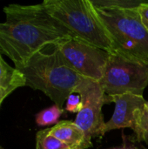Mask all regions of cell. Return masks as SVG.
I'll return each instance as SVG.
<instances>
[{"mask_svg":"<svg viewBox=\"0 0 148 149\" xmlns=\"http://www.w3.org/2000/svg\"><path fill=\"white\" fill-rule=\"evenodd\" d=\"M42 4L72 37L110 53L114 52L110 35L91 0H44Z\"/></svg>","mask_w":148,"mask_h":149,"instance_id":"3","label":"cell"},{"mask_svg":"<svg viewBox=\"0 0 148 149\" xmlns=\"http://www.w3.org/2000/svg\"><path fill=\"white\" fill-rule=\"evenodd\" d=\"M133 132L136 135L138 142L144 141L148 144V102L137 113L135 120V127Z\"/></svg>","mask_w":148,"mask_h":149,"instance_id":"12","label":"cell"},{"mask_svg":"<svg viewBox=\"0 0 148 149\" xmlns=\"http://www.w3.org/2000/svg\"><path fill=\"white\" fill-rule=\"evenodd\" d=\"M36 149H71L67 145L50 134L49 128L38 131L36 135Z\"/></svg>","mask_w":148,"mask_h":149,"instance_id":"13","label":"cell"},{"mask_svg":"<svg viewBox=\"0 0 148 149\" xmlns=\"http://www.w3.org/2000/svg\"><path fill=\"white\" fill-rule=\"evenodd\" d=\"M22 86H25L23 73L10 66L0 54V107L10 93Z\"/></svg>","mask_w":148,"mask_h":149,"instance_id":"10","label":"cell"},{"mask_svg":"<svg viewBox=\"0 0 148 149\" xmlns=\"http://www.w3.org/2000/svg\"><path fill=\"white\" fill-rule=\"evenodd\" d=\"M138 11L143 25L148 31V0H145L144 3L139 6Z\"/></svg>","mask_w":148,"mask_h":149,"instance_id":"16","label":"cell"},{"mask_svg":"<svg viewBox=\"0 0 148 149\" xmlns=\"http://www.w3.org/2000/svg\"><path fill=\"white\" fill-rule=\"evenodd\" d=\"M105 102L106 104L113 102L115 110L112 118L105 124L104 134L120 128H131L133 130L137 113L144 107L147 100L143 96L126 93L115 96L105 95Z\"/></svg>","mask_w":148,"mask_h":149,"instance_id":"8","label":"cell"},{"mask_svg":"<svg viewBox=\"0 0 148 149\" xmlns=\"http://www.w3.org/2000/svg\"><path fill=\"white\" fill-rule=\"evenodd\" d=\"M83 108L82 95L75 89L67 98L65 102V110L69 113H79Z\"/></svg>","mask_w":148,"mask_h":149,"instance_id":"14","label":"cell"},{"mask_svg":"<svg viewBox=\"0 0 148 149\" xmlns=\"http://www.w3.org/2000/svg\"><path fill=\"white\" fill-rule=\"evenodd\" d=\"M107 149H146L140 142L137 141L136 137L132 135H126L122 134V143L117 147H112Z\"/></svg>","mask_w":148,"mask_h":149,"instance_id":"15","label":"cell"},{"mask_svg":"<svg viewBox=\"0 0 148 149\" xmlns=\"http://www.w3.org/2000/svg\"><path fill=\"white\" fill-rule=\"evenodd\" d=\"M56 46L68 65L81 77L101 80L110 52L74 37L60 40Z\"/></svg>","mask_w":148,"mask_h":149,"instance_id":"6","label":"cell"},{"mask_svg":"<svg viewBox=\"0 0 148 149\" xmlns=\"http://www.w3.org/2000/svg\"><path fill=\"white\" fill-rule=\"evenodd\" d=\"M65 112V110L64 108H61L57 105H53L52 107L45 108L36 114V124L38 127L56 125L59 122L58 120Z\"/></svg>","mask_w":148,"mask_h":149,"instance_id":"11","label":"cell"},{"mask_svg":"<svg viewBox=\"0 0 148 149\" xmlns=\"http://www.w3.org/2000/svg\"><path fill=\"white\" fill-rule=\"evenodd\" d=\"M3 10L6 19L0 23V54L12 60L16 68L46 46L72 37L47 12L42 3H11Z\"/></svg>","mask_w":148,"mask_h":149,"instance_id":"1","label":"cell"},{"mask_svg":"<svg viewBox=\"0 0 148 149\" xmlns=\"http://www.w3.org/2000/svg\"><path fill=\"white\" fill-rule=\"evenodd\" d=\"M82 95L83 108L77 113L75 124L84 132L87 141L92 144L93 138H102L106 122L102 113L105 102V93L99 81L83 78L76 87Z\"/></svg>","mask_w":148,"mask_h":149,"instance_id":"7","label":"cell"},{"mask_svg":"<svg viewBox=\"0 0 148 149\" xmlns=\"http://www.w3.org/2000/svg\"><path fill=\"white\" fill-rule=\"evenodd\" d=\"M99 83L108 96L126 93L143 96L148 86V63L112 52Z\"/></svg>","mask_w":148,"mask_h":149,"instance_id":"5","label":"cell"},{"mask_svg":"<svg viewBox=\"0 0 148 149\" xmlns=\"http://www.w3.org/2000/svg\"><path fill=\"white\" fill-rule=\"evenodd\" d=\"M49 133L71 149H88L92 147V144L87 141L84 132L74 121L61 120L50 127Z\"/></svg>","mask_w":148,"mask_h":149,"instance_id":"9","label":"cell"},{"mask_svg":"<svg viewBox=\"0 0 148 149\" xmlns=\"http://www.w3.org/2000/svg\"><path fill=\"white\" fill-rule=\"evenodd\" d=\"M138 8L95 9L110 35L113 52L148 63V31L140 20Z\"/></svg>","mask_w":148,"mask_h":149,"instance_id":"4","label":"cell"},{"mask_svg":"<svg viewBox=\"0 0 148 149\" xmlns=\"http://www.w3.org/2000/svg\"><path fill=\"white\" fill-rule=\"evenodd\" d=\"M17 69L23 73L25 86L43 92L61 108L83 79L68 65L56 45L38 51Z\"/></svg>","mask_w":148,"mask_h":149,"instance_id":"2","label":"cell"},{"mask_svg":"<svg viewBox=\"0 0 148 149\" xmlns=\"http://www.w3.org/2000/svg\"><path fill=\"white\" fill-rule=\"evenodd\" d=\"M0 149H4V148H3L2 146H0Z\"/></svg>","mask_w":148,"mask_h":149,"instance_id":"17","label":"cell"}]
</instances>
